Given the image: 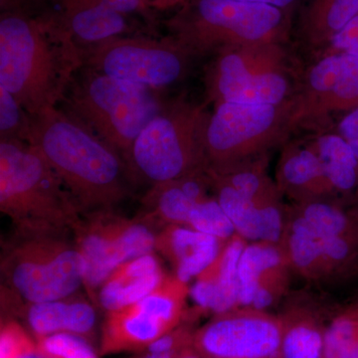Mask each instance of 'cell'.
Listing matches in <instances>:
<instances>
[{"mask_svg": "<svg viewBox=\"0 0 358 358\" xmlns=\"http://www.w3.org/2000/svg\"><path fill=\"white\" fill-rule=\"evenodd\" d=\"M83 67L82 47L58 20L2 14L0 87L28 114L57 107Z\"/></svg>", "mask_w": 358, "mask_h": 358, "instance_id": "1", "label": "cell"}, {"mask_svg": "<svg viewBox=\"0 0 358 358\" xmlns=\"http://www.w3.org/2000/svg\"><path fill=\"white\" fill-rule=\"evenodd\" d=\"M28 143L43 155L82 214L115 207L131 196L122 155L58 107L30 115Z\"/></svg>", "mask_w": 358, "mask_h": 358, "instance_id": "2", "label": "cell"}, {"mask_svg": "<svg viewBox=\"0 0 358 358\" xmlns=\"http://www.w3.org/2000/svg\"><path fill=\"white\" fill-rule=\"evenodd\" d=\"M279 244L292 275L313 293H333L358 275V213L338 202L286 206Z\"/></svg>", "mask_w": 358, "mask_h": 358, "instance_id": "3", "label": "cell"}, {"mask_svg": "<svg viewBox=\"0 0 358 358\" xmlns=\"http://www.w3.org/2000/svg\"><path fill=\"white\" fill-rule=\"evenodd\" d=\"M0 210L17 232L73 233L83 215L43 155L20 141H0Z\"/></svg>", "mask_w": 358, "mask_h": 358, "instance_id": "4", "label": "cell"}, {"mask_svg": "<svg viewBox=\"0 0 358 358\" xmlns=\"http://www.w3.org/2000/svg\"><path fill=\"white\" fill-rule=\"evenodd\" d=\"M72 232H17L1 255V298L42 303L73 296L84 286L85 263Z\"/></svg>", "mask_w": 358, "mask_h": 358, "instance_id": "5", "label": "cell"}, {"mask_svg": "<svg viewBox=\"0 0 358 358\" xmlns=\"http://www.w3.org/2000/svg\"><path fill=\"white\" fill-rule=\"evenodd\" d=\"M210 114L185 98L164 103L134 141L126 160L131 180L154 185L205 173Z\"/></svg>", "mask_w": 358, "mask_h": 358, "instance_id": "6", "label": "cell"}, {"mask_svg": "<svg viewBox=\"0 0 358 358\" xmlns=\"http://www.w3.org/2000/svg\"><path fill=\"white\" fill-rule=\"evenodd\" d=\"M65 112L128 159L134 141L164 103L155 90L82 68L64 101Z\"/></svg>", "mask_w": 358, "mask_h": 358, "instance_id": "7", "label": "cell"}, {"mask_svg": "<svg viewBox=\"0 0 358 358\" xmlns=\"http://www.w3.org/2000/svg\"><path fill=\"white\" fill-rule=\"evenodd\" d=\"M171 34L193 57L260 42H282L284 9L238 0H192L169 23Z\"/></svg>", "mask_w": 358, "mask_h": 358, "instance_id": "8", "label": "cell"}, {"mask_svg": "<svg viewBox=\"0 0 358 358\" xmlns=\"http://www.w3.org/2000/svg\"><path fill=\"white\" fill-rule=\"evenodd\" d=\"M296 129L294 96L280 105L217 103L205 138L208 171L221 173L266 157Z\"/></svg>", "mask_w": 358, "mask_h": 358, "instance_id": "9", "label": "cell"}, {"mask_svg": "<svg viewBox=\"0 0 358 358\" xmlns=\"http://www.w3.org/2000/svg\"><path fill=\"white\" fill-rule=\"evenodd\" d=\"M84 67L152 89L181 81L194 59L173 37H124L81 46Z\"/></svg>", "mask_w": 358, "mask_h": 358, "instance_id": "10", "label": "cell"}, {"mask_svg": "<svg viewBox=\"0 0 358 358\" xmlns=\"http://www.w3.org/2000/svg\"><path fill=\"white\" fill-rule=\"evenodd\" d=\"M157 233L143 216L124 217L114 209L83 214L73 237L83 257L87 292L95 298L101 285L115 268L154 252Z\"/></svg>", "mask_w": 358, "mask_h": 358, "instance_id": "11", "label": "cell"}, {"mask_svg": "<svg viewBox=\"0 0 358 358\" xmlns=\"http://www.w3.org/2000/svg\"><path fill=\"white\" fill-rule=\"evenodd\" d=\"M296 128L329 131L331 117L358 107V53H324L294 96Z\"/></svg>", "mask_w": 358, "mask_h": 358, "instance_id": "12", "label": "cell"}, {"mask_svg": "<svg viewBox=\"0 0 358 358\" xmlns=\"http://www.w3.org/2000/svg\"><path fill=\"white\" fill-rule=\"evenodd\" d=\"M282 322L267 310L237 308L195 329L201 358H281Z\"/></svg>", "mask_w": 358, "mask_h": 358, "instance_id": "13", "label": "cell"}, {"mask_svg": "<svg viewBox=\"0 0 358 358\" xmlns=\"http://www.w3.org/2000/svg\"><path fill=\"white\" fill-rule=\"evenodd\" d=\"M292 273L279 243L248 242L239 266V308L267 310L289 293Z\"/></svg>", "mask_w": 358, "mask_h": 358, "instance_id": "14", "label": "cell"}, {"mask_svg": "<svg viewBox=\"0 0 358 358\" xmlns=\"http://www.w3.org/2000/svg\"><path fill=\"white\" fill-rule=\"evenodd\" d=\"M315 294L289 292L282 301L281 358H324L329 322L324 301Z\"/></svg>", "mask_w": 358, "mask_h": 358, "instance_id": "15", "label": "cell"}, {"mask_svg": "<svg viewBox=\"0 0 358 358\" xmlns=\"http://www.w3.org/2000/svg\"><path fill=\"white\" fill-rule=\"evenodd\" d=\"M4 310L21 317L35 338L72 334L91 341L96 327V308L83 296H73L42 303L2 300Z\"/></svg>", "mask_w": 358, "mask_h": 358, "instance_id": "16", "label": "cell"}, {"mask_svg": "<svg viewBox=\"0 0 358 358\" xmlns=\"http://www.w3.org/2000/svg\"><path fill=\"white\" fill-rule=\"evenodd\" d=\"M275 181L282 197L291 200L292 203L329 200L343 204L327 181L310 138L285 145Z\"/></svg>", "mask_w": 358, "mask_h": 358, "instance_id": "17", "label": "cell"}, {"mask_svg": "<svg viewBox=\"0 0 358 358\" xmlns=\"http://www.w3.org/2000/svg\"><path fill=\"white\" fill-rule=\"evenodd\" d=\"M288 68V52L282 42H260L234 47L215 55L207 71L209 99L231 85L270 71Z\"/></svg>", "mask_w": 358, "mask_h": 358, "instance_id": "18", "label": "cell"}, {"mask_svg": "<svg viewBox=\"0 0 358 358\" xmlns=\"http://www.w3.org/2000/svg\"><path fill=\"white\" fill-rule=\"evenodd\" d=\"M247 243L235 235L224 244L215 260L195 278L190 296L202 310L218 315L239 308L238 266Z\"/></svg>", "mask_w": 358, "mask_h": 358, "instance_id": "19", "label": "cell"}, {"mask_svg": "<svg viewBox=\"0 0 358 358\" xmlns=\"http://www.w3.org/2000/svg\"><path fill=\"white\" fill-rule=\"evenodd\" d=\"M213 192L208 173L157 183L141 199L143 217L148 222L185 226L197 203L212 196Z\"/></svg>", "mask_w": 358, "mask_h": 358, "instance_id": "20", "label": "cell"}, {"mask_svg": "<svg viewBox=\"0 0 358 358\" xmlns=\"http://www.w3.org/2000/svg\"><path fill=\"white\" fill-rule=\"evenodd\" d=\"M226 242L186 226L166 225L157 233L155 250L169 261L176 277L188 282L215 260Z\"/></svg>", "mask_w": 358, "mask_h": 358, "instance_id": "21", "label": "cell"}, {"mask_svg": "<svg viewBox=\"0 0 358 358\" xmlns=\"http://www.w3.org/2000/svg\"><path fill=\"white\" fill-rule=\"evenodd\" d=\"M154 252L136 257L115 268L96 293L106 313L134 305L152 293L166 278Z\"/></svg>", "mask_w": 358, "mask_h": 358, "instance_id": "22", "label": "cell"}, {"mask_svg": "<svg viewBox=\"0 0 358 358\" xmlns=\"http://www.w3.org/2000/svg\"><path fill=\"white\" fill-rule=\"evenodd\" d=\"M171 329L138 303L108 312L101 331L100 353H140Z\"/></svg>", "mask_w": 358, "mask_h": 358, "instance_id": "23", "label": "cell"}, {"mask_svg": "<svg viewBox=\"0 0 358 358\" xmlns=\"http://www.w3.org/2000/svg\"><path fill=\"white\" fill-rule=\"evenodd\" d=\"M61 24L80 46L122 36L129 31L127 14L105 6L99 0H57Z\"/></svg>", "mask_w": 358, "mask_h": 358, "instance_id": "24", "label": "cell"}, {"mask_svg": "<svg viewBox=\"0 0 358 358\" xmlns=\"http://www.w3.org/2000/svg\"><path fill=\"white\" fill-rule=\"evenodd\" d=\"M327 181L339 201L357 210L358 159L348 143L334 131H319L310 138Z\"/></svg>", "mask_w": 358, "mask_h": 358, "instance_id": "25", "label": "cell"}, {"mask_svg": "<svg viewBox=\"0 0 358 358\" xmlns=\"http://www.w3.org/2000/svg\"><path fill=\"white\" fill-rule=\"evenodd\" d=\"M299 84L294 83L291 70L270 71L250 77L231 85L221 92L215 100L217 103H240L250 105H280L293 99Z\"/></svg>", "mask_w": 358, "mask_h": 358, "instance_id": "26", "label": "cell"}, {"mask_svg": "<svg viewBox=\"0 0 358 358\" xmlns=\"http://www.w3.org/2000/svg\"><path fill=\"white\" fill-rule=\"evenodd\" d=\"M358 14V0H312L301 21V34L310 46L326 48Z\"/></svg>", "mask_w": 358, "mask_h": 358, "instance_id": "27", "label": "cell"}, {"mask_svg": "<svg viewBox=\"0 0 358 358\" xmlns=\"http://www.w3.org/2000/svg\"><path fill=\"white\" fill-rule=\"evenodd\" d=\"M208 174L211 178L214 194L234 226L236 234L247 242H262V212L233 186L213 174Z\"/></svg>", "mask_w": 358, "mask_h": 358, "instance_id": "28", "label": "cell"}, {"mask_svg": "<svg viewBox=\"0 0 358 358\" xmlns=\"http://www.w3.org/2000/svg\"><path fill=\"white\" fill-rule=\"evenodd\" d=\"M324 358H358V317L343 310L329 320Z\"/></svg>", "mask_w": 358, "mask_h": 358, "instance_id": "29", "label": "cell"}, {"mask_svg": "<svg viewBox=\"0 0 358 358\" xmlns=\"http://www.w3.org/2000/svg\"><path fill=\"white\" fill-rule=\"evenodd\" d=\"M185 226L222 241H228L236 235L234 226L219 204L215 194L196 204Z\"/></svg>", "mask_w": 358, "mask_h": 358, "instance_id": "30", "label": "cell"}, {"mask_svg": "<svg viewBox=\"0 0 358 358\" xmlns=\"http://www.w3.org/2000/svg\"><path fill=\"white\" fill-rule=\"evenodd\" d=\"M30 115L7 90L0 87V141L27 143Z\"/></svg>", "mask_w": 358, "mask_h": 358, "instance_id": "31", "label": "cell"}, {"mask_svg": "<svg viewBox=\"0 0 358 358\" xmlns=\"http://www.w3.org/2000/svg\"><path fill=\"white\" fill-rule=\"evenodd\" d=\"M37 352L44 358H99L88 339L72 334L37 338Z\"/></svg>", "mask_w": 358, "mask_h": 358, "instance_id": "32", "label": "cell"}, {"mask_svg": "<svg viewBox=\"0 0 358 358\" xmlns=\"http://www.w3.org/2000/svg\"><path fill=\"white\" fill-rule=\"evenodd\" d=\"M36 350L27 331L15 320H2L0 333V358H18Z\"/></svg>", "mask_w": 358, "mask_h": 358, "instance_id": "33", "label": "cell"}, {"mask_svg": "<svg viewBox=\"0 0 358 358\" xmlns=\"http://www.w3.org/2000/svg\"><path fill=\"white\" fill-rule=\"evenodd\" d=\"M350 52L358 53V14L327 44L322 53Z\"/></svg>", "mask_w": 358, "mask_h": 358, "instance_id": "34", "label": "cell"}, {"mask_svg": "<svg viewBox=\"0 0 358 358\" xmlns=\"http://www.w3.org/2000/svg\"><path fill=\"white\" fill-rule=\"evenodd\" d=\"M334 131L350 145L358 159V107L343 114Z\"/></svg>", "mask_w": 358, "mask_h": 358, "instance_id": "35", "label": "cell"}, {"mask_svg": "<svg viewBox=\"0 0 358 358\" xmlns=\"http://www.w3.org/2000/svg\"><path fill=\"white\" fill-rule=\"evenodd\" d=\"M99 1L124 14L141 13L148 6L145 0H99Z\"/></svg>", "mask_w": 358, "mask_h": 358, "instance_id": "36", "label": "cell"}, {"mask_svg": "<svg viewBox=\"0 0 358 358\" xmlns=\"http://www.w3.org/2000/svg\"><path fill=\"white\" fill-rule=\"evenodd\" d=\"M134 358H201L194 345L166 352H141Z\"/></svg>", "mask_w": 358, "mask_h": 358, "instance_id": "37", "label": "cell"}, {"mask_svg": "<svg viewBox=\"0 0 358 358\" xmlns=\"http://www.w3.org/2000/svg\"><path fill=\"white\" fill-rule=\"evenodd\" d=\"M238 1L266 4V6H275L278 7V8L285 9L286 7L292 6L296 0H238Z\"/></svg>", "mask_w": 358, "mask_h": 358, "instance_id": "38", "label": "cell"}, {"mask_svg": "<svg viewBox=\"0 0 358 358\" xmlns=\"http://www.w3.org/2000/svg\"><path fill=\"white\" fill-rule=\"evenodd\" d=\"M147 6L159 7V8H167V7L178 6L182 3L185 0H145Z\"/></svg>", "mask_w": 358, "mask_h": 358, "instance_id": "39", "label": "cell"}, {"mask_svg": "<svg viewBox=\"0 0 358 358\" xmlns=\"http://www.w3.org/2000/svg\"><path fill=\"white\" fill-rule=\"evenodd\" d=\"M345 310H348V313H352V315H357V317H358V301L352 303V305L348 306V307L345 308Z\"/></svg>", "mask_w": 358, "mask_h": 358, "instance_id": "40", "label": "cell"}, {"mask_svg": "<svg viewBox=\"0 0 358 358\" xmlns=\"http://www.w3.org/2000/svg\"><path fill=\"white\" fill-rule=\"evenodd\" d=\"M18 358H44L42 357L41 355L37 352V350H33L31 352L26 353V355H22V357Z\"/></svg>", "mask_w": 358, "mask_h": 358, "instance_id": "41", "label": "cell"}, {"mask_svg": "<svg viewBox=\"0 0 358 358\" xmlns=\"http://www.w3.org/2000/svg\"><path fill=\"white\" fill-rule=\"evenodd\" d=\"M357 213H358V207H357Z\"/></svg>", "mask_w": 358, "mask_h": 358, "instance_id": "42", "label": "cell"}]
</instances>
